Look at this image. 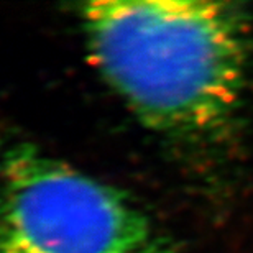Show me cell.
Wrapping results in <instances>:
<instances>
[{"label":"cell","instance_id":"cell-1","mask_svg":"<svg viewBox=\"0 0 253 253\" xmlns=\"http://www.w3.org/2000/svg\"><path fill=\"white\" fill-rule=\"evenodd\" d=\"M95 66L150 128L196 136L239 109L249 73L244 13L224 2H90L81 10Z\"/></svg>","mask_w":253,"mask_h":253},{"label":"cell","instance_id":"cell-2","mask_svg":"<svg viewBox=\"0 0 253 253\" xmlns=\"http://www.w3.org/2000/svg\"><path fill=\"white\" fill-rule=\"evenodd\" d=\"M0 253H166L122 192L30 145L0 158Z\"/></svg>","mask_w":253,"mask_h":253}]
</instances>
